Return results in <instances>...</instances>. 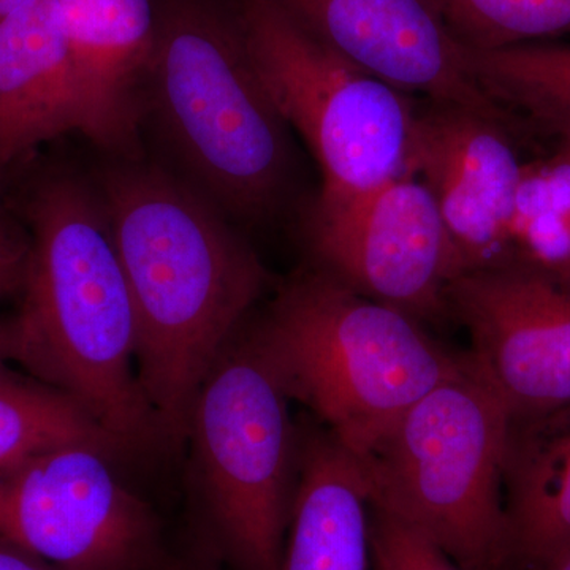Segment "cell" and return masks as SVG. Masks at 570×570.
<instances>
[{
    "label": "cell",
    "instance_id": "4fadbf2b",
    "mask_svg": "<svg viewBox=\"0 0 570 570\" xmlns=\"http://www.w3.org/2000/svg\"><path fill=\"white\" fill-rule=\"evenodd\" d=\"M80 104V132L137 159L138 127L156 50L153 0H58Z\"/></svg>",
    "mask_w": 570,
    "mask_h": 570
},
{
    "label": "cell",
    "instance_id": "d4e9b609",
    "mask_svg": "<svg viewBox=\"0 0 570 570\" xmlns=\"http://www.w3.org/2000/svg\"><path fill=\"white\" fill-rule=\"evenodd\" d=\"M153 570H219L213 566L202 564V562H168L165 560L159 568Z\"/></svg>",
    "mask_w": 570,
    "mask_h": 570
},
{
    "label": "cell",
    "instance_id": "52a82bcc",
    "mask_svg": "<svg viewBox=\"0 0 570 570\" xmlns=\"http://www.w3.org/2000/svg\"><path fill=\"white\" fill-rule=\"evenodd\" d=\"M247 55L285 126L322 174L314 208H332L409 174L417 107L307 31L277 0H239Z\"/></svg>",
    "mask_w": 570,
    "mask_h": 570
},
{
    "label": "cell",
    "instance_id": "ba28073f",
    "mask_svg": "<svg viewBox=\"0 0 570 570\" xmlns=\"http://www.w3.org/2000/svg\"><path fill=\"white\" fill-rule=\"evenodd\" d=\"M112 456L75 442L0 468V539L61 570L159 568V519L124 485Z\"/></svg>",
    "mask_w": 570,
    "mask_h": 570
},
{
    "label": "cell",
    "instance_id": "9c48e42d",
    "mask_svg": "<svg viewBox=\"0 0 570 570\" xmlns=\"http://www.w3.org/2000/svg\"><path fill=\"white\" fill-rule=\"evenodd\" d=\"M309 238L325 273L417 321L449 311V285L466 273L433 194L412 174L314 208Z\"/></svg>",
    "mask_w": 570,
    "mask_h": 570
},
{
    "label": "cell",
    "instance_id": "277c9868",
    "mask_svg": "<svg viewBox=\"0 0 570 570\" xmlns=\"http://www.w3.org/2000/svg\"><path fill=\"white\" fill-rule=\"evenodd\" d=\"M146 105L195 189L217 208L246 219L276 208L291 170L287 126L236 18L206 0H171L159 14Z\"/></svg>",
    "mask_w": 570,
    "mask_h": 570
},
{
    "label": "cell",
    "instance_id": "d6986e66",
    "mask_svg": "<svg viewBox=\"0 0 570 570\" xmlns=\"http://www.w3.org/2000/svg\"><path fill=\"white\" fill-rule=\"evenodd\" d=\"M510 253V265L570 277V148L523 165Z\"/></svg>",
    "mask_w": 570,
    "mask_h": 570
},
{
    "label": "cell",
    "instance_id": "83f0119b",
    "mask_svg": "<svg viewBox=\"0 0 570 570\" xmlns=\"http://www.w3.org/2000/svg\"><path fill=\"white\" fill-rule=\"evenodd\" d=\"M566 148H570V146H566Z\"/></svg>",
    "mask_w": 570,
    "mask_h": 570
},
{
    "label": "cell",
    "instance_id": "44dd1931",
    "mask_svg": "<svg viewBox=\"0 0 570 570\" xmlns=\"http://www.w3.org/2000/svg\"><path fill=\"white\" fill-rule=\"evenodd\" d=\"M370 531L373 570H461L425 535L373 504Z\"/></svg>",
    "mask_w": 570,
    "mask_h": 570
},
{
    "label": "cell",
    "instance_id": "2e32d148",
    "mask_svg": "<svg viewBox=\"0 0 570 570\" xmlns=\"http://www.w3.org/2000/svg\"><path fill=\"white\" fill-rule=\"evenodd\" d=\"M505 509L509 566L570 546V403L510 425Z\"/></svg>",
    "mask_w": 570,
    "mask_h": 570
},
{
    "label": "cell",
    "instance_id": "7a4b0ae2",
    "mask_svg": "<svg viewBox=\"0 0 570 570\" xmlns=\"http://www.w3.org/2000/svg\"><path fill=\"white\" fill-rule=\"evenodd\" d=\"M33 238L10 360L66 393L127 450L165 442L137 370V317L97 187L55 176L33 194Z\"/></svg>",
    "mask_w": 570,
    "mask_h": 570
},
{
    "label": "cell",
    "instance_id": "30bf717a",
    "mask_svg": "<svg viewBox=\"0 0 570 570\" xmlns=\"http://www.w3.org/2000/svg\"><path fill=\"white\" fill-rule=\"evenodd\" d=\"M472 365L512 422L570 403V277L530 266L474 269L449 285Z\"/></svg>",
    "mask_w": 570,
    "mask_h": 570
},
{
    "label": "cell",
    "instance_id": "8992f818",
    "mask_svg": "<svg viewBox=\"0 0 570 570\" xmlns=\"http://www.w3.org/2000/svg\"><path fill=\"white\" fill-rule=\"evenodd\" d=\"M250 333L232 337L198 390L189 438L214 551L234 570H281L299 433Z\"/></svg>",
    "mask_w": 570,
    "mask_h": 570
},
{
    "label": "cell",
    "instance_id": "e0dca14e",
    "mask_svg": "<svg viewBox=\"0 0 570 570\" xmlns=\"http://www.w3.org/2000/svg\"><path fill=\"white\" fill-rule=\"evenodd\" d=\"M461 48L464 69L532 137L570 146V45H517L494 51Z\"/></svg>",
    "mask_w": 570,
    "mask_h": 570
},
{
    "label": "cell",
    "instance_id": "ac0fdd59",
    "mask_svg": "<svg viewBox=\"0 0 570 570\" xmlns=\"http://www.w3.org/2000/svg\"><path fill=\"white\" fill-rule=\"evenodd\" d=\"M96 445L127 452L77 403L58 389L0 363V468L56 445Z\"/></svg>",
    "mask_w": 570,
    "mask_h": 570
},
{
    "label": "cell",
    "instance_id": "5bb4252c",
    "mask_svg": "<svg viewBox=\"0 0 570 570\" xmlns=\"http://www.w3.org/2000/svg\"><path fill=\"white\" fill-rule=\"evenodd\" d=\"M80 130L58 0H24L0 21V167Z\"/></svg>",
    "mask_w": 570,
    "mask_h": 570
},
{
    "label": "cell",
    "instance_id": "603a6c76",
    "mask_svg": "<svg viewBox=\"0 0 570 570\" xmlns=\"http://www.w3.org/2000/svg\"><path fill=\"white\" fill-rule=\"evenodd\" d=\"M0 570H61L31 551L0 539Z\"/></svg>",
    "mask_w": 570,
    "mask_h": 570
},
{
    "label": "cell",
    "instance_id": "6da1fadb",
    "mask_svg": "<svg viewBox=\"0 0 570 570\" xmlns=\"http://www.w3.org/2000/svg\"><path fill=\"white\" fill-rule=\"evenodd\" d=\"M97 190L132 296L138 379L165 442L179 444L266 272L209 198L160 168L121 159Z\"/></svg>",
    "mask_w": 570,
    "mask_h": 570
},
{
    "label": "cell",
    "instance_id": "7c38bea8",
    "mask_svg": "<svg viewBox=\"0 0 570 570\" xmlns=\"http://www.w3.org/2000/svg\"><path fill=\"white\" fill-rule=\"evenodd\" d=\"M519 138L464 108L417 107L407 171L433 194L466 272L512 262L510 225L524 165Z\"/></svg>",
    "mask_w": 570,
    "mask_h": 570
},
{
    "label": "cell",
    "instance_id": "cb8c5ba5",
    "mask_svg": "<svg viewBox=\"0 0 570 570\" xmlns=\"http://www.w3.org/2000/svg\"><path fill=\"white\" fill-rule=\"evenodd\" d=\"M508 570H570V546L542 560L515 562Z\"/></svg>",
    "mask_w": 570,
    "mask_h": 570
},
{
    "label": "cell",
    "instance_id": "4316f807",
    "mask_svg": "<svg viewBox=\"0 0 570 570\" xmlns=\"http://www.w3.org/2000/svg\"><path fill=\"white\" fill-rule=\"evenodd\" d=\"M24 0H0V21L9 17L11 11L20 7Z\"/></svg>",
    "mask_w": 570,
    "mask_h": 570
},
{
    "label": "cell",
    "instance_id": "7402d4cb",
    "mask_svg": "<svg viewBox=\"0 0 570 570\" xmlns=\"http://www.w3.org/2000/svg\"><path fill=\"white\" fill-rule=\"evenodd\" d=\"M29 246L0 225V299L21 291L28 269Z\"/></svg>",
    "mask_w": 570,
    "mask_h": 570
},
{
    "label": "cell",
    "instance_id": "5b68a950",
    "mask_svg": "<svg viewBox=\"0 0 570 570\" xmlns=\"http://www.w3.org/2000/svg\"><path fill=\"white\" fill-rule=\"evenodd\" d=\"M510 425L468 355L360 460L371 504L425 535L461 570H508Z\"/></svg>",
    "mask_w": 570,
    "mask_h": 570
},
{
    "label": "cell",
    "instance_id": "484cf974",
    "mask_svg": "<svg viewBox=\"0 0 570 570\" xmlns=\"http://www.w3.org/2000/svg\"><path fill=\"white\" fill-rule=\"evenodd\" d=\"M10 347H11V333L10 324H0V363H6V360H10Z\"/></svg>",
    "mask_w": 570,
    "mask_h": 570
},
{
    "label": "cell",
    "instance_id": "9a60e30c",
    "mask_svg": "<svg viewBox=\"0 0 570 570\" xmlns=\"http://www.w3.org/2000/svg\"><path fill=\"white\" fill-rule=\"evenodd\" d=\"M362 463L326 430L299 433L298 479L281 570H373Z\"/></svg>",
    "mask_w": 570,
    "mask_h": 570
},
{
    "label": "cell",
    "instance_id": "3957f363",
    "mask_svg": "<svg viewBox=\"0 0 570 570\" xmlns=\"http://www.w3.org/2000/svg\"><path fill=\"white\" fill-rule=\"evenodd\" d=\"M249 333L287 396L358 460L468 358L442 347L417 318L324 269L285 285Z\"/></svg>",
    "mask_w": 570,
    "mask_h": 570
},
{
    "label": "cell",
    "instance_id": "8fae6325",
    "mask_svg": "<svg viewBox=\"0 0 570 570\" xmlns=\"http://www.w3.org/2000/svg\"><path fill=\"white\" fill-rule=\"evenodd\" d=\"M341 56L411 97L452 105L531 137L464 69L461 48L428 0H277Z\"/></svg>",
    "mask_w": 570,
    "mask_h": 570
},
{
    "label": "cell",
    "instance_id": "ffe728a7",
    "mask_svg": "<svg viewBox=\"0 0 570 570\" xmlns=\"http://www.w3.org/2000/svg\"><path fill=\"white\" fill-rule=\"evenodd\" d=\"M450 37L494 51L570 36V0H428Z\"/></svg>",
    "mask_w": 570,
    "mask_h": 570
}]
</instances>
